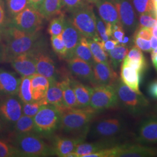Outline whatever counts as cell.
<instances>
[{
    "label": "cell",
    "instance_id": "cell-1",
    "mask_svg": "<svg viewBox=\"0 0 157 157\" xmlns=\"http://www.w3.org/2000/svg\"><path fill=\"white\" fill-rule=\"evenodd\" d=\"M2 62H11L17 56L44 50V41L40 32L29 33L8 26L1 36Z\"/></svg>",
    "mask_w": 157,
    "mask_h": 157
},
{
    "label": "cell",
    "instance_id": "cell-2",
    "mask_svg": "<svg viewBox=\"0 0 157 157\" xmlns=\"http://www.w3.org/2000/svg\"><path fill=\"white\" fill-rule=\"evenodd\" d=\"M61 117L59 128L67 133H77L87 135L90 122L99 112L90 107L61 109Z\"/></svg>",
    "mask_w": 157,
    "mask_h": 157
},
{
    "label": "cell",
    "instance_id": "cell-3",
    "mask_svg": "<svg viewBox=\"0 0 157 157\" xmlns=\"http://www.w3.org/2000/svg\"><path fill=\"white\" fill-rule=\"evenodd\" d=\"M9 141L26 157H50L54 155L52 147L48 146L37 133L13 134Z\"/></svg>",
    "mask_w": 157,
    "mask_h": 157
},
{
    "label": "cell",
    "instance_id": "cell-4",
    "mask_svg": "<svg viewBox=\"0 0 157 157\" xmlns=\"http://www.w3.org/2000/svg\"><path fill=\"white\" fill-rule=\"evenodd\" d=\"M119 104L133 117L144 114L150 107V102L143 94H139L119 80L115 85Z\"/></svg>",
    "mask_w": 157,
    "mask_h": 157
},
{
    "label": "cell",
    "instance_id": "cell-5",
    "mask_svg": "<svg viewBox=\"0 0 157 157\" xmlns=\"http://www.w3.org/2000/svg\"><path fill=\"white\" fill-rule=\"evenodd\" d=\"M71 13L69 19L82 36L96 41L101 40L97 31L96 15L92 4L89 3Z\"/></svg>",
    "mask_w": 157,
    "mask_h": 157
},
{
    "label": "cell",
    "instance_id": "cell-6",
    "mask_svg": "<svg viewBox=\"0 0 157 157\" xmlns=\"http://www.w3.org/2000/svg\"><path fill=\"white\" fill-rule=\"evenodd\" d=\"M157 156V148L140 144H124L100 150L86 157H150Z\"/></svg>",
    "mask_w": 157,
    "mask_h": 157
},
{
    "label": "cell",
    "instance_id": "cell-7",
    "mask_svg": "<svg viewBox=\"0 0 157 157\" xmlns=\"http://www.w3.org/2000/svg\"><path fill=\"white\" fill-rule=\"evenodd\" d=\"M61 111L50 104L44 105L33 117L36 133L39 135L48 136L59 128Z\"/></svg>",
    "mask_w": 157,
    "mask_h": 157
},
{
    "label": "cell",
    "instance_id": "cell-8",
    "mask_svg": "<svg viewBox=\"0 0 157 157\" xmlns=\"http://www.w3.org/2000/svg\"><path fill=\"white\" fill-rule=\"evenodd\" d=\"M43 19L44 18L39 10L30 6L16 16L12 17L10 20L9 26L26 33H36L40 31Z\"/></svg>",
    "mask_w": 157,
    "mask_h": 157
},
{
    "label": "cell",
    "instance_id": "cell-9",
    "mask_svg": "<svg viewBox=\"0 0 157 157\" xmlns=\"http://www.w3.org/2000/svg\"><path fill=\"white\" fill-rule=\"evenodd\" d=\"M126 128L124 118L113 116L97 121L91 130L93 137L105 140L114 139V137L124 132Z\"/></svg>",
    "mask_w": 157,
    "mask_h": 157
},
{
    "label": "cell",
    "instance_id": "cell-10",
    "mask_svg": "<svg viewBox=\"0 0 157 157\" xmlns=\"http://www.w3.org/2000/svg\"><path fill=\"white\" fill-rule=\"evenodd\" d=\"M118 104L115 85H96L93 87L90 107L100 111L117 107Z\"/></svg>",
    "mask_w": 157,
    "mask_h": 157
},
{
    "label": "cell",
    "instance_id": "cell-11",
    "mask_svg": "<svg viewBox=\"0 0 157 157\" xmlns=\"http://www.w3.org/2000/svg\"><path fill=\"white\" fill-rule=\"evenodd\" d=\"M23 102L17 95H6L0 100V119L6 126H13L23 114Z\"/></svg>",
    "mask_w": 157,
    "mask_h": 157
},
{
    "label": "cell",
    "instance_id": "cell-12",
    "mask_svg": "<svg viewBox=\"0 0 157 157\" xmlns=\"http://www.w3.org/2000/svg\"><path fill=\"white\" fill-rule=\"evenodd\" d=\"M117 7L124 30L130 33H135L139 27V22L134 9L129 0H112Z\"/></svg>",
    "mask_w": 157,
    "mask_h": 157
},
{
    "label": "cell",
    "instance_id": "cell-13",
    "mask_svg": "<svg viewBox=\"0 0 157 157\" xmlns=\"http://www.w3.org/2000/svg\"><path fill=\"white\" fill-rule=\"evenodd\" d=\"M94 85H112L118 82V74L113 69L110 62H94L93 65Z\"/></svg>",
    "mask_w": 157,
    "mask_h": 157
},
{
    "label": "cell",
    "instance_id": "cell-14",
    "mask_svg": "<svg viewBox=\"0 0 157 157\" xmlns=\"http://www.w3.org/2000/svg\"><path fill=\"white\" fill-rule=\"evenodd\" d=\"M39 51L29 52L17 56L11 62L12 67L21 77L36 74L37 73L36 56Z\"/></svg>",
    "mask_w": 157,
    "mask_h": 157
},
{
    "label": "cell",
    "instance_id": "cell-15",
    "mask_svg": "<svg viewBox=\"0 0 157 157\" xmlns=\"http://www.w3.org/2000/svg\"><path fill=\"white\" fill-rule=\"evenodd\" d=\"M136 139L141 144L157 143V117H149L141 122Z\"/></svg>",
    "mask_w": 157,
    "mask_h": 157
},
{
    "label": "cell",
    "instance_id": "cell-16",
    "mask_svg": "<svg viewBox=\"0 0 157 157\" xmlns=\"http://www.w3.org/2000/svg\"><path fill=\"white\" fill-rule=\"evenodd\" d=\"M86 137L78 136L76 137H56L53 140L52 146L54 155L59 157H68L73 152L76 147L84 142Z\"/></svg>",
    "mask_w": 157,
    "mask_h": 157
},
{
    "label": "cell",
    "instance_id": "cell-17",
    "mask_svg": "<svg viewBox=\"0 0 157 157\" xmlns=\"http://www.w3.org/2000/svg\"><path fill=\"white\" fill-rule=\"evenodd\" d=\"M61 36L67 48L65 59L68 60L75 56V51L82 36L73 26L69 18L67 17Z\"/></svg>",
    "mask_w": 157,
    "mask_h": 157
},
{
    "label": "cell",
    "instance_id": "cell-18",
    "mask_svg": "<svg viewBox=\"0 0 157 157\" xmlns=\"http://www.w3.org/2000/svg\"><path fill=\"white\" fill-rule=\"evenodd\" d=\"M68 67L71 72L76 78L89 82L94 85V76L93 66L88 62L73 56L67 60Z\"/></svg>",
    "mask_w": 157,
    "mask_h": 157
},
{
    "label": "cell",
    "instance_id": "cell-19",
    "mask_svg": "<svg viewBox=\"0 0 157 157\" xmlns=\"http://www.w3.org/2000/svg\"><path fill=\"white\" fill-rule=\"evenodd\" d=\"M37 73L44 76L49 82L56 80V66L50 56L44 52V50L36 53Z\"/></svg>",
    "mask_w": 157,
    "mask_h": 157
},
{
    "label": "cell",
    "instance_id": "cell-20",
    "mask_svg": "<svg viewBox=\"0 0 157 157\" xmlns=\"http://www.w3.org/2000/svg\"><path fill=\"white\" fill-rule=\"evenodd\" d=\"M21 81L15 73L0 69V95H17Z\"/></svg>",
    "mask_w": 157,
    "mask_h": 157
},
{
    "label": "cell",
    "instance_id": "cell-21",
    "mask_svg": "<svg viewBox=\"0 0 157 157\" xmlns=\"http://www.w3.org/2000/svg\"><path fill=\"white\" fill-rule=\"evenodd\" d=\"M117 145L115 139L105 140L94 143H81L76 147L75 151L70 154L68 157H86L91 153L100 150Z\"/></svg>",
    "mask_w": 157,
    "mask_h": 157
},
{
    "label": "cell",
    "instance_id": "cell-22",
    "mask_svg": "<svg viewBox=\"0 0 157 157\" xmlns=\"http://www.w3.org/2000/svg\"><path fill=\"white\" fill-rule=\"evenodd\" d=\"M95 4L99 16L105 23L113 25L120 22L117 7L112 0H98Z\"/></svg>",
    "mask_w": 157,
    "mask_h": 157
},
{
    "label": "cell",
    "instance_id": "cell-23",
    "mask_svg": "<svg viewBox=\"0 0 157 157\" xmlns=\"http://www.w3.org/2000/svg\"><path fill=\"white\" fill-rule=\"evenodd\" d=\"M141 75L140 72L137 70L122 62L121 67V80L124 84L139 94H142L139 87Z\"/></svg>",
    "mask_w": 157,
    "mask_h": 157
},
{
    "label": "cell",
    "instance_id": "cell-24",
    "mask_svg": "<svg viewBox=\"0 0 157 157\" xmlns=\"http://www.w3.org/2000/svg\"><path fill=\"white\" fill-rule=\"evenodd\" d=\"M70 82L75 92L78 108L89 107L93 87L83 84L75 79L70 78Z\"/></svg>",
    "mask_w": 157,
    "mask_h": 157
},
{
    "label": "cell",
    "instance_id": "cell-25",
    "mask_svg": "<svg viewBox=\"0 0 157 157\" xmlns=\"http://www.w3.org/2000/svg\"><path fill=\"white\" fill-rule=\"evenodd\" d=\"M32 93L33 101L45 98L50 86V82L44 76L36 73L32 76Z\"/></svg>",
    "mask_w": 157,
    "mask_h": 157
},
{
    "label": "cell",
    "instance_id": "cell-26",
    "mask_svg": "<svg viewBox=\"0 0 157 157\" xmlns=\"http://www.w3.org/2000/svg\"><path fill=\"white\" fill-rule=\"evenodd\" d=\"M45 99L48 104L52 105L60 109L66 107L64 104L59 82L56 80L50 82V86L45 95Z\"/></svg>",
    "mask_w": 157,
    "mask_h": 157
},
{
    "label": "cell",
    "instance_id": "cell-27",
    "mask_svg": "<svg viewBox=\"0 0 157 157\" xmlns=\"http://www.w3.org/2000/svg\"><path fill=\"white\" fill-rule=\"evenodd\" d=\"M62 0H44L39 8L42 17L50 19L62 13Z\"/></svg>",
    "mask_w": 157,
    "mask_h": 157
},
{
    "label": "cell",
    "instance_id": "cell-28",
    "mask_svg": "<svg viewBox=\"0 0 157 157\" xmlns=\"http://www.w3.org/2000/svg\"><path fill=\"white\" fill-rule=\"evenodd\" d=\"M13 134L24 135L29 133H36L34 123L33 117L22 114V116L12 126Z\"/></svg>",
    "mask_w": 157,
    "mask_h": 157
},
{
    "label": "cell",
    "instance_id": "cell-29",
    "mask_svg": "<svg viewBox=\"0 0 157 157\" xmlns=\"http://www.w3.org/2000/svg\"><path fill=\"white\" fill-rule=\"evenodd\" d=\"M62 91L65 106L69 108H78V102L73 88L70 82V78H67L59 82Z\"/></svg>",
    "mask_w": 157,
    "mask_h": 157
},
{
    "label": "cell",
    "instance_id": "cell-30",
    "mask_svg": "<svg viewBox=\"0 0 157 157\" xmlns=\"http://www.w3.org/2000/svg\"><path fill=\"white\" fill-rule=\"evenodd\" d=\"M128 52L129 49L126 45L118 44L112 50L107 52L109 57L110 63L115 71L118 69L125 57L127 56Z\"/></svg>",
    "mask_w": 157,
    "mask_h": 157
},
{
    "label": "cell",
    "instance_id": "cell-31",
    "mask_svg": "<svg viewBox=\"0 0 157 157\" xmlns=\"http://www.w3.org/2000/svg\"><path fill=\"white\" fill-rule=\"evenodd\" d=\"M85 61L86 62L89 63L92 66L94 63V60L92 55L91 51L89 44L88 39L83 36L82 37L80 40L77 45L75 51V56Z\"/></svg>",
    "mask_w": 157,
    "mask_h": 157
},
{
    "label": "cell",
    "instance_id": "cell-32",
    "mask_svg": "<svg viewBox=\"0 0 157 157\" xmlns=\"http://www.w3.org/2000/svg\"><path fill=\"white\" fill-rule=\"evenodd\" d=\"M87 39L94 61L102 63L109 62L108 60V54L102 47V40L96 41L90 39Z\"/></svg>",
    "mask_w": 157,
    "mask_h": 157
},
{
    "label": "cell",
    "instance_id": "cell-33",
    "mask_svg": "<svg viewBox=\"0 0 157 157\" xmlns=\"http://www.w3.org/2000/svg\"><path fill=\"white\" fill-rule=\"evenodd\" d=\"M32 76L21 77L17 95L23 103H28L33 101L31 85Z\"/></svg>",
    "mask_w": 157,
    "mask_h": 157
},
{
    "label": "cell",
    "instance_id": "cell-34",
    "mask_svg": "<svg viewBox=\"0 0 157 157\" xmlns=\"http://www.w3.org/2000/svg\"><path fill=\"white\" fill-rule=\"evenodd\" d=\"M6 10L11 18L31 6L29 0H5Z\"/></svg>",
    "mask_w": 157,
    "mask_h": 157
},
{
    "label": "cell",
    "instance_id": "cell-35",
    "mask_svg": "<svg viewBox=\"0 0 157 157\" xmlns=\"http://www.w3.org/2000/svg\"><path fill=\"white\" fill-rule=\"evenodd\" d=\"M66 20L65 15L61 13L51 19L48 28V32L51 36H58L61 34L65 26Z\"/></svg>",
    "mask_w": 157,
    "mask_h": 157
},
{
    "label": "cell",
    "instance_id": "cell-36",
    "mask_svg": "<svg viewBox=\"0 0 157 157\" xmlns=\"http://www.w3.org/2000/svg\"><path fill=\"white\" fill-rule=\"evenodd\" d=\"M18 148L10 141L0 139V157H23Z\"/></svg>",
    "mask_w": 157,
    "mask_h": 157
},
{
    "label": "cell",
    "instance_id": "cell-37",
    "mask_svg": "<svg viewBox=\"0 0 157 157\" xmlns=\"http://www.w3.org/2000/svg\"><path fill=\"white\" fill-rule=\"evenodd\" d=\"M133 6L139 15L146 13H154L155 7L152 0H132Z\"/></svg>",
    "mask_w": 157,
    "mask_h": 157
},
{
    "label": "cell",
    "instance_id": "cell-38",
    "mask_svg": "<svg viewBox=\"0 0 157 157\" xmlns=\"http://www.w3.org/2000/svg\"><path fill=\"white\" fill-rule=\"evenodd\" d=\"M48 104L45 98L39 101H33L28 103H23V114L29 117H34L39 112L41 107Z\"/></svg>",
    "mask_w": 157,
    "mask_h": 157
},
{
    "label": "cell",
    "instance_id": "cell-39",
    "mask_svg": "<svg viewBox=\"0 0 157 157\" xmlns=\"http://www.w3.org/2000/svg\"><path fill=\"white\" fill-rule=\"evenodd\" d=\"M51 45L55 52L63 59L66 58L67 48L61 34L51 36Z\"/></svg>",
    "mask_w": 157,
    "mask_h": 157
},
{
    "label": "cell",
    "instance_id": "cell-40",
    "mask_svg": "<svg viewBox=\"0 0 157 157\" xmlns=\"http://www.w3.org/2000/svg\"><path fill=\"white\" fill-rule=\"evenodd\" d=\"M157 26V17L154 13H146L139 15V26L151 29Z\"/></svg>",
    "mask_w": 157,
    "mask_h": 157
},
{
    "label": "cell",
    "instance_id": "cell-41",
    "mask_svg": "<svg viewBox=\"0 0 157 157\" xmlns=\"http://www.w3.org/2000/svg\"><path fill=\"white\" fill-rule=\"evenodd\" d=\"M10 19L6 15L5 0H0V39L9 26Z\"/></svg>",
    "mask_w": 157,
    "mask_h": 157
},
{
    "label": "cell",
    "instance_id": "cell-42",
    "mask_svg": "<svg viewBox=\"0 0 157 157\" xmlns=\"http://www.w3.org/2000/svg\"><path fill=\"white\" fill-rule=\"evenodd\" d=\"M89 3L87 0H62V8L70 12L75 11Z\"/></svg>",
    "mask_w": 157,
    "mask_h": 157
},
{
    "label": "cell",
    "instance_id": "cell-43",
    "mask_svg": "<svg viewBox=\"0 0 157 157\" xmlns=\"http://www.w3.org/2000/svg\"><path fill=\"white\" fill-rule=\"evenodd\" d=\"M96 28L97 33L102 41H106L110 39L107 34L106 23L98 16H96Z\"/></svg>",
    "mask_w": 157,
    "mask_h": 157
},
{
    "label": "cell",
    "instance_id": "cell-44",
    "mask_svg": "<svg viewBox=\"0 0 157 157\" xmlns=\"http://www.w3.org/2000/svg\"><path fill=\"white\" fill-rule=\"evenodd\" d=\"M112 37L113 40L118 41L119 44H121L124 37L125 36V33L121 22L117 23L112 25Z\"/></svg>",
    "mask_w": 157,
    "mask_h": 157
},
{
    "label": "cell",
    "instance_id": "cell-45",
    "mask_svg": "<svg viewBox=\"0 0 157 157\" xmlns=\"http://www.w3.org/2000/svg\"><path fill=\"white\" fill-rule=\"evenodd\" d=\"M127 57L132 60L139 61H146V58L144 56L142 51L137 46H133L128 52Z\"/></svg>",
    "mask_w": 157,
    "mask_h": 157
},
{
    "label": "cell",
    "instance_id": "cell-46",
    "mask_svg": "<svg viewBox=\"0 0 157 157\" xmlns=\"http://www.w3.org/2000/svg\"><path fill=\"white\" fill-rule=\"evenodd\" d=\"M133 42L135 45L139 48L141 50L150 52H151L152 49L151 47L150 40L143 39L140 37L133 36Z\"/></svg>",
    "mask_w": 157,
    "mask_h": 157
},
{
    "label": "cell",
    "instance_id": "cell-47",
    "mask_svg": "<svg viewBox=\"0 0 157 157\" xmlns=\"http://www.w3.org/2000/svg\"><path fill=\"white\" fill-rule=\"evenodd\" d=\"M134 36L140 37L143 39L150 40L152 37L151 29L139 26V28L138 27V28L135 31Z\"/></svg>",
    "mask_w": 157,
    "mask_h": 157
},
{
    "label": "cell",
    "instance_id": "cell-48",
    "mask_svg": "<svg viewBox=\"0 0 157 157\" xmlns=\"http://www.w3.org/2000/svg\"><path fill=\"white\" fill-rule=\"evenodd\" d=\"M147 91L151 98L157 100V79L153 80L148 84Z\"/></svg>",
    "mask_w": 157,
    "mask_h": 157
},
{
    "label": "cell",
    "instance_id": "cell-49",
    "mask_svg": "<svg viewBox=\"0 0 157 157\" xmlns=\"http://www.w3.org/2000/svg\"><path fill=\"white\" fill-rule=\"evenodd\" d=\"M119 44L118 41L113 39L108 40L106 41H102V45L104 50L107 52L112 50Z\"/></svg>",
    "mask_w": 157,
    "mask_h": 157
},
{
    "label": "cell",
    "instance_id": "cell-50",
    "mask_svg": "<svg viewBox=\"0 0 157 157\" xmlns=\"http://www.w3.org/2000/svg\"><path fill=\"white\" fill-rule=\"evenodd\" d=\"M30 5L36 9L39 10L40 6L44 0H29Z\"/></svg>",
    "mask_w": 157,
    "mask_h": 157
},
{
    "label": "cell",
    "instance_id": "cell-51",
    "mask_svg": "<svg viewBox=\"0 0 157 157\" xmlns=\"http://www.w3.org/2000/svg\"><path fill=\"white\" fill-rule=\"evenodd\" d=\"M150 43H151V47L152 51L157 48V38L152 36L150 39Z\"/></svg>",
    "mask_w": 157,
    "mask_h": 157
},
{
    "label": "cell",
    "instance_id": "cell-52",
    "mask_svg": "<svg viewBox=\"0 0 157 157\" xmlns=\"http://www.w3.org/2000/svg\"><path fill=\"white\" fill-rule=\"evenodd\" d=\"M151 61L153 67L157 73V54L151 53Z\"/></svg>",
    "mask_w": 157,
    "mask_h": 157
},
{
    "label": "cell",
    "instance_id": "cell-53",
    "mask_svg": "<svg viewBox=\"0 0 157 157\" xmlns=\"http://www.w3.org/2000/svg\"><path fill=\"white\" fill-rule=\"evenodd\" d=\"M7 126H6V124H4L1 119H0V134L2 133L3 132H4V131L6 130V128Z\"/></svg>",
    "mask_w": 157,
    "mask_h": 157
},
{
    "label": "cell",
    "instance_id": "cell-54",
    "mask_svg": "<svg viewBox=\"0 0 157 157\" xmlns=\"http://www.w3.org/2000/svg\"><path fill=\"white\" fill-rule=\"evenodd\" d=\"M151 32L152 36L157 38V26L151 28Z\"/></svg>",
    "mask_w": 157,
    "mask_h": 157
},
{
    "label": "cell",
    "instance_id": "cell-55",
    "mask_svg": "<svg viewBox=\"0 0 157 157\" xmlns=\"http://www.w3.org/2000/svg\"><path fill=\"white\" fill-rule=\"evenodd\" d=\"M129 38L128 37H126V36H124L122 40V42L121 44H123V45H126V44H128L129 43Z\"/></svg>",
    "mask_w": 157,
    "mask_h": 157
},
{
    "label": "cell",
    "instance_id": "cell-56",
    "mask_svg": "<svg viewBox=\"0 0 157 157\" xmlns=\"http://www.w3.org/2000/svg\"><path fill=\"white\" fill-rule=\"evenodd\" d=\"M2 45L0 41V62H2Z\"/></svg>",
    "mask_w": 157,
    "mask_h": 157
},
{
    "label": "cell",
    "instance_id": "cell-57",
    "mask_svg": "<svg viewBox=\"0 0 157 157\" xmlns=\"http://www.w3.org/2000/svg\"><path fill=\"white\" fill-rule=\"evenodd\" d=\"M90 4H95L98 0H87Z\"/></svg>",
    "mask_w": 157,
    "mask_h": 157
},
{
    "label": "cell",
    "instance_id": "cell-58",
    "mask_svg": "<svg viewBox=\"0 0 157 157\" xmlns=\"http://www.w3.org/2000/svg\"><path fill=\"white\" fill-rule=\"evenodd\" d=\"M152 2H153V4L154 6H156L157 4V0H152Z\"/></svg>",
    "mask_w": 157,
    "mask_h": 157
},
{
    "label": "cell",
    "instance_id": "cell-59",
    "mask_svg": "<svg viewBox=\"0 0 157 157\" xmlns=\"http://www.w3.org/2000/svg\"><path fill=\"white\" fill-rule=\"evenodd\" d=\"M151 53H154V54H157V48H156L155 49L153 50L152 51Z\"/></svg>",
    "mask_w": 157,
    "mask_h": 157
},
{
    "label": "cell",
    "instance_id": "cell-60",
    "mask_svg": "<svg viewBox=\"0 0 157 157\" xmlns=\"http://www.w3.org/2000/svg\"><path fill=\"white\" fill-rule=\"evenodd\" d=\"M155 7V14H156V17H157V4L156 6H154Z\"/></svg>",
    "mask_w": 157,
    "mask_h": 157
},
{
    "label": "cell",
    "instance_id": "cell-61",
    "mask_svg": "<svg viewBox=\"0 0 157 157\" xmlns=\"http://www.w3.org/2000/svg\"><path fill=\"white\" fill-rule=\"evenodd\" d=\"M155 112H156V113H157V105L155 107Z\"/></svg>",
    "mask_w": 157,
    "mask_h": 157
}]
</instances>
